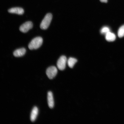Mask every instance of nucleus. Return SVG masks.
Here are the masks:
<instances>
[{"label":"nucleus","instance_id":"obj_1","mask_svg":"<svg viewBox=\"0 0 124 124\" xmlns=\"http://www.w3.org/2000/svg\"><path fill=\"white\" fill-rule=\"evenodd\" d=\"M43 39L41 37H36L32 40L28 45V47L30 50L36 49L39 48L42 45Z\"/></svg>","mask_w":124,"mask_h":124},{"label":"nucleus","instance_id":"obj_10","mask_svg":"<svg viewBox=\"0 0 124 124\" xmlns=\"http://www.w3.org/2000/svg\"><path fill=\"white\" fill-rule=\"evenodd\" d=\"M105 38L108 41H114L116 39V36L114 33L110 31L105 35Z\"/></svg>","mask_w":124,"mask_h":124},{"label":"nucleus","instance_id":"obj_5","mask_svg":"<svg viewBox=\"0 0 124 124\" xmlns=\"http://www.w3.org/2000/svg\"><path fill=\"white\" fill-rule=\"evenodd\" d=\"M33 27V24L31 21H27L25 23L20 26L19 29L21 31L26 33Z\"/></svg>","mask_w":124,"mask_h":124},{"label":"nucleus","instance_id":"obj_3","mask_svg":"<svg viewBox=\"0 0 124 124\" xmlns=\"http://www.w3.org/2000/svg\"><path fill=\"white\" fill-rule=\"evenodd\" d=\"M58 73L57 68L54 66H50L46 70V74L49 79H52Z\"/></svg>","mask_w":124,"mask_h":124},{"label":"nucleus","instance_id":"obj_14","mask_svg":"<svg viewBox=\"0 0 124 124\" xmlns=\"http://www.w3.org/2000/svg\"><path fill=\"white\" fill-rule=\"evenodd\" d=\"M101 2L103 3H107L108 2V0H100Z\"/></svg>","mask_w":124,"mask_h":124},{"label":"nucleus","instance_id":"obj_4","mask_svg":"<svg viewBox=\"0 0 124 124\" xmlns=\"http://www.w3.org/2000/svg\"><path fill=\"white\" fill-rule=\"evenodd\" d=\"M67 61L66 57L62 56L59 59L57 63V66L58 69L61 70H63L65 69Z\"/></svg>","mask_w":124,"mask_h":124},{"label":"nucleus","instance_id":"obj_6","mask_svg":"<svg viewBox=\"0 0 124 124\" xmlns=\"http://www.w3.org/2000/svg\"><path fill=\"white\" fill-rule=\"evenodd\" d=\"M8 12L9 13L17 14L19 15H22L24 14V11L22 8L15 7L9 9Z\"/></svg>","mask_w":124,"mask_h":124},{"label":"nucleus","instance_id":"obj_8","mask_svg":"<svg viewBox=\"0 0 124 124\" xmlns=\"http://www.w3.org/2000/svg\"><path fill=\"white\" fill-rule=\"evenodd\" d=\"M26 52V49L24 48H22L15 50L13 53V55L15 57H21L24 55Z\"/></svg>","mask_w":124,"mask_h":124},{"label":"nucleus","instance_id":"obj_7","mask_svg":"<svg viewBox=\"0 0 124 124\" xmlns=\"http://www.w3.org/2000/svg\"><path fill=\"white\" fill-rule=\"evenodd\" d=\"M47 101L49 108H52L54 106V103L53 94L51 91H49L47 94Z\"/></svg>","mask_w":124,"mask_h":124},{"label":"nucleus","instance_id":"obj_2","mask_svg":"<svg viewBox=\"0 0 124 124\" xmlns=\"http://www.w3.org/2000/svg\"><path fill=\"white\" fill-rule=\"evenodd\" d=\"M52 18V15L51 13H48L44 17L40 24V27L43 30L47 29L50 25Z\"/></svg>","mask_w":124,"mask_h":124},{"label":"nucleus","instance_id":"obj_11","mask_svg":"<svg viewBox=\"0 0 124 124\" xmlns=\"http://www.w3.org/2000/svg\"><path fill=\"white\" fill-rule=\"evenodd\" d=\"M77 59L74 58H70L68 60V66L71 68L73 67L74 65L77 62Z\"/></svg>","mask_w":124,"mask_h":124},{"label":"nucleus","instance_id":"obj_12","mask_svg":"<svg viewBox=\"0 0 124 124\" xmlns=\"http://www.w3.org/2000/svg\"><path fill=\"white\" fill-rule=\"evenodd\" d=\"M118 35L120 38H122L124 36V25L119 29L118 31Z\"/></svg>","mask_w":124,"mask_h":124},{"label":"nucleus","instance_id":"obj_13","mask_svg":"<svg viewBox=\"0 0 124 124\" xmlns=\"http://www.w3.org/2000/svg\"><path fill=\"white\" fill-rule=\"evenodd\" d=\"M110 31L109 28L107 27H104L101 29L100 32L102 34L105 35L108 32Z\"/></svg>","mask_w":124,"mask_h":124},{"label":"nucleus","instance_id":"obj_9","mask_svg":"<svg viewBox=\"0 0 124 124\" xmlns=\"http://www.w3.org/2000/svg\"><path fill=\"white\" fill-rule=\"evenodd\" d=\"M38 113V109L36 107H35L31 112L30 119L32 122H34L36 120Z\"/></svg>","mask_w":124,"mask_h":124}]
</instances>
